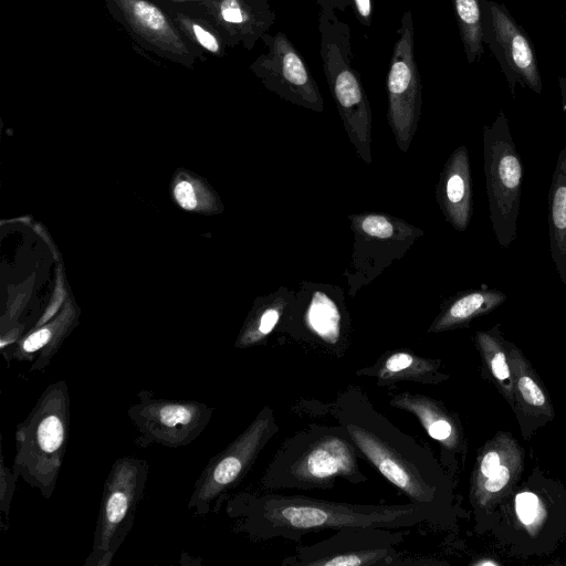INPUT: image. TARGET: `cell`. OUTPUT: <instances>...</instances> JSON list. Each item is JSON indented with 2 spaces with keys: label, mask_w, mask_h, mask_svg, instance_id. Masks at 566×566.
Here are the masks:
<instances>
[{
  "label": "cell",
  "mask_w": 566,
  "mask_h": 566,
  "mask_svg": "<svg viewBox=\"0 0 566 566\" xmlns=\"http://www.w3.org/2000/svg\"><path fill=\"white\" fill-rule=\"evenodd\" d=\"M228 515L258 541H300L310 533L346 527L410 531L438 522L439 510L416 504H360L272 491L241 492L228 499Z\"/></svg>",
  "instance_id": "obj_1"
},
{
  "label": "cell",
  "mask_w": 566,
  "mask_h": 566,
  "mask_svg": "<svg viewBox=\"0 0 566 566\" xmlns=\"http://www.w3.org/2000/svg\"><path fill=\"white\" fill-rule=\"evenodd\" d=\"M331 411L359 457L409 502L439 510L447 483L430 450L379 412L360 387L350 385L339 391Z\"/></svg>",
  "instance_id": "obj_2"
},
{
  "label": "cell",
  "mask_w": 566,
  "mask_h": 566,
  "mask_svg": "<svg viewBox=\"0 0 566 566\" xmlns=\"http://www.w3.org/2000/svg\"><path fill=\"white\" fill-rule=\"evenodd\" d=\"M346 432L336 424L313 423L283 441L266 467L262 491L332 489L338 479L352 484L368 476Z\"/></svg>",
  "instance_id": "obj_3"
},
{
  "label": "cell",
  "mask_w": 566,
  "mask_h": 566,
  "mask_svg": "<svg viewBox=\"0 0 566 566\" xmlns=\"http://www.w3.org/2000/svg\"><path fill=\"white\" fill-rule=\"evenodd\" d=\"M71 428V397L64 380L49 385L17 427L12 469L50 499L62 469Z\"/></svg>",
  "instance_id": "obj_4"
},
{
  "label": "cell",
  "mask_w": 566,
  "mask_h": 566,
  "mask_svg": "<svg viewBox=\"0 0 566 566\" xmlns=\"http://www.w3.org/2000/svg\"><path fill=\"white\" fill-rule=\"evenodd\" d=\"M321 57L329 91L345 128L366 161H370L371 113L360 76L353 66L350 27L332 9L318 17Z\"/></svg>",
  "instance_id": "obj_5"
},
{
  "label": "cell",
  "mask_w": 566,
  "mask_h": 566,
  "mask_svg": "<svg viewBox=\"0 0 566 566\" xmlns=\"http://www.w3.org/2000/svg\"><path fill=\"white\" fill-rule=\"evenodd\" d=\"M279 429L273 409L263 407L232 442L208 461L195 483L189 511L200 516L217 513Z\"/></svg>",
  "instance_id": "obj_6"
},
{
  "label": "cell",
  "mask_w": 566,
  "mask_h": 566,
  "mask_svg": "<svg viewBox=\"0 0 566 566\" xmlns=\"http://www.w3.org/2000/svg\"><path fill=\"white\" fill-rule=\"evenodd\" d=\"M144 459L123 457L112 464L105 480L92 551L84 566H109L132 531L148 479Z\"/></svg>",
  "instance_id": "obj_7"
},
{
  "label": "cell",
  "mask_w": 566,
  "mask_h": 566,
  "mask_svg": "<svg viewBox=\"0 0 566 566\" xmlns=\"http://www.w3.org/2000/svg\"><path fill=\"white\" fill-rule=\"evenodd\" d=\"M483 156L493 231L500 245L507 248L516 238L523 164L503 111L484 127Z\"/></svg>",
  "instance_id": "obj_8"
},
{
  "label": "cell",
  "mask_w": 566,
  "mask_h": 566,
  "mask_svg": "<svg viewBox=\"0 0 566 566\" xmlns=\"http://www.w3.org/2000/svg\"><path fill=\"white\" fill-rule=\"evenodd\" d=\"M407 530L346 527L317 543L298 546L282 562L289 566H403L427 565L398 551Z\"/></svg>",
  "instance_id": "obj_9"
},
{
  "label": "cell",
  "mask_w": 566,
  "mask_h": 566,
  "mask_svg": "<svg viewBox=\"0 0 566 566\" xmlns=\"http://www.w3.org/2000/svg\"><path fill=\"white\" fill-rule=\"evenodd\" d=\"M127 413L138 432L137 446L179 448L190 444L203 432L213 408L197 400L158 398L151 390L142 389Z\"/></svg>",
  "instance_id": "obj_10"
},
{
  "label": "cell",
  "mask_w": 566,
  "mask_h": 566,
  "mask_svg": "<svg viewBox=\"0 0 566 566\" xmlns=\"http://www.w3.org/2000/svg\"><path fill=\"white\" fill-rule=\"evenodd\" d=\"M388 119L403 151L416 130L421 108V77L415 59L412 12L406 10L397 30V40L387 73Z\"/></svg>",
  "instance_id": "obj_11"
},
{
  "label": "cell",
  "mask_w": 566,
  "mask_h": 566,
  "mask_svg": "<svg viewBox=\"0 0 566 566\" xmlns=\"http://www.w3.org/2000/svg\"><path fill=\"white\" fill-rule=\"evenodd\" d=\"M483 43L496 59L513 96L516 85L536 94L543 90L542 76L532 41L504 3L481 0Z\"/></svg>",
  "instance_id": "obj_12"
},
{
  "label": "cell",
  "mask_w": 566,
  "mask_h": 566,
  "mask_svg": "<svg viewBox=\"0 0 566 566\" xmlns=\"http://www.w3.org/2000/svg\"><path fill=\"white\" fill-rule=\"evenodd\" d=\"M269 51L254 63L253 70L264 85L280 97L316 112L323 98L306 62L283 32L262 36Z\"/></svg>",
  "instance_id": "obj_13"
},
{
  "label": "cell",
  "mask_w": 566,
  "mask_h": 566,
  "mask_svg": "<svg viewBox=\"0 0 566 566\" xmlns=\"http://www.w3.org/2000/svg\"><path fill=\"white\" fill-rule=\"evenodd\" d=\"M356 375L373 378L380 387L400 381L436 385L447 378L440 371L439 360L424 358L409 350L386 353L370 366L356 370Z\"/></svg>",
  "instance_id": "obj_14"
},
{
  "label": "cell",
  "mask_w": 566,
  "mask_h": 566,
  "mask_svg": "<svg viewBox=\"0 0 566 566\" xmlns=\"http://www.w3.org/2000/svg\"><path fill=\"white\" fill-rule=\"evenodd\" d=\"M439 191L449 222L457 230H465L472 211L471 170L465 146L457 148L447 161Z\"/></svg>",
  "instance_id": "obj_15"
},
{
  "label": "cell",
  "mask_w": 566,
  "mask_h": 566,
  "mask_svg": "<svg viewBox=\"0 0 566 566\" xmlns=\"http://www.w3.org/2000/svg\"><path fill=\"white\" fill-rule=\"evenodd\" d=\"M389 405L415 416L427 434L440 443L442 450L453 451L460 446L455 419L440 401L422 394L402 391L391 395Z\"/></svg>",
  "instance_id": "obj_16"
},
{
  "label": "cell",
  "mask_w": 566,
  "mask_h": 566,
  "mask_svg": "<svg viewBox=\"0 0 566 566\" xmlns=\"http://www.w3.org/2000/svg\"><path fill=\"white\" fill-rule=\"evenodd\" d=\"M548 237L552 259L566 285V143L557 157L548 193Z\"/></svg>",
  "instance_id": "obj_17"
},
{
  "label": "cell",
  "mask_w": 566,
  "mask_h": 566,
  "mask_svg": "<svg viewBox=\"0 0 566 566\" xmlns=\"http://www.w3.org/2000/svg\"><path fill=\"white\" fill-rule=\"evenodd\" d=\"M506 298V295L494 289H481L464 292L454 297L430 326V333H438L461 326L471 319L484 315Z\"/></svg>",
  "instance_id": "obj_18"
},
{
  "label": "cell",
  "mask_w": 566,
  "mask_h": 566,
  "mask_svg": "<svg viewBox=\"0 0 566 566\" xmlns=\"http://www.w3.org/2000/svg\"><path fill=\"white\" fill-rule=\"evenodd\" d=\"M464 54L469 64L484 52L481 0H451Z\"/></svg>",
  "instance_id": "obj_19"
},
{
  "label": "cell",
  "mask_w": 566,
  "mask_h": 566,
  "mask_svg": "<svg viewBox=\"0 0 566 566\" xmlns=\"http://www.w3.org/2000/svg\"><path fill=\"white\" fill-rule=\"evenodd\" d=\"M306 325L321 343L329 347L340 344V313L332 298L315 292L306 312Z\"/></svg>",
  "instance_id": "obj_20"
},
{
  "label": "cell",
  "mask_w": 566,
  "mask_h": 566,
  "mask_svg": "<svg viewBox=\"0 0 566 566\" xmlns=\"http://www.w3.org/2000/svg\"><path fill=\"white\" fill-rule=\"evenodd\" d=\"M476 339L494 377H496L502 382L509 381L510 368L506 361L505 353L502 350L496 336L493 333L480 332L476 335Z\"/></svg>",
  "instance_id": "obj_21"
},
{
  "label": "cell",
  "mask_w": 566,
  "mask_h": 566,
  "mask_svg": "<svg viewBox=\"0 0 566 566\" xmlns=\"http://www.w3.org/2000/svg\"><path fill=\"white\" fill-rule=\"evenodd\" d=\"M281 304H274L273 306L265 308L253 323L252 327L247 329L239 338L237 346L244 348L261 342L274 329L281 318Z\"/></svg>",
  "instance_id": "obj_22"
},
{
  "label": "cell",
  "mask_w": 566,
  "mask_h": 566,
  "mask_svg": "<svg viewBox=\"0 0 566 566\" xmlns=\"http://www.w3.org/2000/svg\"><path fill=\"white\" fill-rule=\"evenodd\" d=\"M321 9L345 10L349 9L356 20L368 28L373 20V0H315Z\"/></svg>",
  "instance_id": "obj_23"
},
{
  "label": "cell",
  "mask_w": 566,
  "mask_h": 566,
  "mask_svg": "<svg viewBox=\"0 0 566 566\" xmlns=\"http://www.w3.org/2000/svg\"><path fill=\"white\" fill-rule=\"evenodd\" d=\"M18 476L15 475L13 469L8 468L4 464L3 454H1L0 460V511L3 515H9L11 501L13 497V493L15 490V484L18 481Z\"/></svg>",
  "instance_id": "obj_24"
},
{
  "label": "cell",
  "mask_w": 566,
  "mask_h": 566,
  "mask_svg": "<svg viewBox=\"0 0 566 566\" xmlns=\"http://www.w3.org/2000/svg\"><path fill=\"white\" fill-rule=\"evenodd\" d=\"M133 12L145 28L155 32H164L166 30V21L163 14L149 3L143 0L135 1Z\"/></svg>",
  "instance_id": "obj_25"
},
{
  "label": "cell",
  "mask_w": 566,
  "mask_h": 566,
  "mask_svg": "<svg viewBox=\"0 0 566 566\" xmlns=\"http://www.w3.org/2000/svg\"><path fill=\"white\" fill-rule=\"evenodd\" d=\"M360 228L366 234L379 239L391 238L395 233L392 222L388 218L379 214L364 217L360 221Z\"/></svg>",
  "instance_id": "obj_26"
},
{
  "label": "cell",
  "mask_w": 566,
  "mask_h": 566,
  "mask_svg": "<svg viewBox=\"0 0 566 566\" xmlns=\"http://www.w3.org/2000/svg\"><path fill=\"white\" fill-rule=\"evenodd\" d=\"M517 387L522 395V398L528 405L537 408L545 407V395L531 376L520 373L517 376Z\"/></svg>",
  "instance_id": "obj_27"
},
{
  "label": "cell",
  "mask_w": 566,
  "mask_h": 566,
  "mask_svg": "<svg viewBox=\"0 0 566 566\" xmlns=\"http://www.w3.org/2000/svg\"><path fill=\"white\" fill-rule=\"evenodd\" d=\"M538 503L537 496L531 492H523L516 496V513L524 524H531L535 520L538 512Z\"/></svg>",
  "instance_id": "obj_28"
},
{
  "label": "cell",
  "mask_w": 566,
  "mask_h": 566,
  "mask_svg": "<svg viewBox=\"0 0 566 566\" xmlns=\"http://www.w3.org/2000/svg\"><path fill=\"white\" fill-rule=\"evenodd\" d=\"M510 476V469L506 465H500L490 476L485 478L483 488L489 493H496L507 484Z\"/></svg>",
  "instance_id": "obj_29"
},
{
  "label": "cell",
  "mask_w": 566,
  "mask_h": 566,
  "mask_svg": "<svg viewBox=\"0 0 566 566\" xmlns=\"http://www.w3.org/2000/svg\"><path fill=\"white\" fill-rule=\"evenodd\" d=\"M175 195L182 208L193 209L196 207V195L192 186L189 182L182 181L178 184L177 187L175 188Z\"/></svg>",
  "instance_id": "obj_30"
},
{
  "label": "cell",
  "mask_w": 566,
  "mask_h": 566,
  "mask_svg": "<svg viewBox=\"0 0 566 566\" xmlns=\"http://www.w3.org/2000/svg\"><path fill=\"white\" fill-rule=\"evenodd\" d=\"M192 30L195 32V35H196L198 42L202 46H205L208 51H210V52L219 51V43L211 33H209L208 31H206L205 29H202L201 27H199L197 24H195L192 27Z\"/></svg>",
  "instance_id": "obj_31"
},
{
  "label": "cell",
  "mask_w": 566,
  "mask_h": 566,
  "mask_svg": "<svg viewBox=\"0 0 566 566\" xmlns=\"http://www.w3.org/2000/svg\"><path fill=\"white\" fill-rule=\"evenodd\" d=\"M501 465L500 463V455L496 451H490L488 452L482 461H481V465H480V472L482 474L483 478H488Z\"/></svg>",
  "instance_id": "obj_32"
},
{
  "label": "cell",
  "mask_w": 566,
  "mask_h": 566,
  "mask_svg": "<svg viewBox=\"0 0 566 566\" xmlns=\"http://www.w3.org/2000/svg\"><path fill=\"white\" fill-rule=\"evenodd\" d=\"M558 86L562 97V107L563 111L566 113V75L558 77Z\"/></svg>",
  "instance_id": "obj_33"
},
{
  "label": "cell",
  "mask_w": 566,
  "mask_h": 566,
  "mask_svg": "<svg viewBox=\"0 0 566 566\" xmlns=\"http://www.w3.org/2000/svg\"><path fill=\"white\" fill-rule=\"evenodd\" d=\"M564 21H565V24H566V18H565V20H564Z\"/></svg>",
  "instance_id": "obj_34"
}]
</instances>
